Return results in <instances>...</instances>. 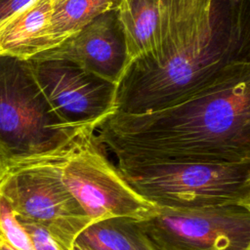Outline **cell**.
I'll list each match as a JSON object with an SVG mask.
<instances>
[{
  "instance_id": "cell-1",
  "label": "cell",
  "mask_w": 250,
  "mask_h": 250,
  "mask_svg": "<svg viewBox=\"0 0 250 250\" xmlns=\"http://www.w3.org/2000/svg\"><path fill=\"white\" fill-rule=\"evenodd\" d=\"M95 134L116 167L250 162V62L160 107L116 111Z\"/></svg>"
},
{
  "instance_id": "cell-2",
  "label": "cell",
  "mask_w": 250,
  "mask_h": 250,
  "mask_svg": "<svg viewBox=\"0 0 250 250\" xmlns=\"http://www.w3.org/2000/svg\"><path fill=\"white\" fill-rule=\"evenodd\" d=\"M249 62L248 0H199L155 62H136L117 84L116 111L140 113L188 96Z\"/></svg>"
},
{
  "instance_id": "cell-3",
  "label": "cell",
  "mask_w": 250,
  "mask_h": 250,
  "mask_svg": "<svg viewBox=\"0 0 250 250\" xmlns=\"http://www.w3.org/2000/svg\"><path fill=\"white\" fill-rule=\"evenodd\" d=\"M95 131L94 126L79 127L50 150L62 182L91 224L110 218L142 219L155 206L127 184Z\"/></svg>"
},
{
  "instance_id": "cell-4",
  "label": "cell",
  "mask_w": 250,
  "mask_h": 250,
  "mask_svg": "<svg viewBox=\"0 0 250 250\" xmlns=\"http://www.w3.org/2000/svg\"><path fill=\"white\" fill-rule=\"evenodd\" d=\"M117 169L155 207L250 205V162L159 163Z\"/></svg>"
},
{
  "instance_id": "cell-5",
  "label": "cell",
  "mask_w": 250,
  "mask_h": 250,
  "mask_svg": "<svg viewBox=\"0 0 250 250\" xmlns=\"http://www.w3.org/2000/svg\"><path fill=\"white\" fill-rule=\"evenodd\" d=\"M0 192L19 220L43 227L61 250H72L76 237L91 225L62 182L50 150L7 162Z\"/></svg>"
},
{
  "instance_id": "cell-6",
  "label": "cell",
  "mask_w": 250,
  "mask_h": 250,
  "mask_svg": "<svg viewBox=\"0 0 250 250\" xmlns=\"http://www.w3.org/2000/svg\"><path fill=\"white\" fill-rule=\"evenodd\" d=\"M76 129L55 115L28 60L0 56V150L7 162L52 150Z\"/></svg>"
},
{
  "instance_id": "cell-7",
  "label": "cell",
  "mask_w": 250,
  "mask_h": 250,
  "mask_svg": "<svg viewBox=\"0 0 250 250\" xmlns=\"http://www.w3.org/2000/svg\"><path fill=\"white\" fill-rule=\"evenodd\" d=\"M134 221L155 250H250V205L154 207Z\"/></svg>"
},
{
  "instance_id": "cell-8",
  "label": "cell",
  "mask_w": 250,
  "mask_h": 250,
  "mask_svg": "<svg viewBox=\"0 0 250 250\" xmlns=\"http://www.w3.org/2000/svg\"><path fill=\"white\" fill-rule=\"evenodd\" d=\"M34 77L61 123L96 129L116 112L117 85L63 60H28Z\"/></svg>"
},
{
  "instance_id": "cell-9",
  "label": "cell",
  "mask_w": 250,
  "mask_h": 250,
  "mask_svg": "<svg viewBox=\"0 0 250 250\" xmlns=\"http://www.w3.org/2000/svg\"><path fill=\"white\" fill-rule=\"evenodd\" d=\"M34 58L67 61L117 85L126 69L127 49L116 10L97 16L59 45Z\"/></svg>"
},
{
  "instance_id": "cell-10",
  "label": "cell",
  "mask_w": 250,
  "mask_h": 250,
  "mask_svg": "<svg viewBox=\"0 0 250 250\" xmlns=\"http://www.w3.org/2000/svg\"><path fill=\"white\" fill-rule=\"evenodd\" d=\"M197 1L122 0L115 10L126 42L125 71L136 62L157 61Z\"/></svg>"
},
{
  "instance_id": "cell-11",
  "label": "cell",
  "mask_w": 250,
  "mask_h": 250,
  "mask_svg": "<svg viewBox=\"0 0 250 250\" xmlns=\"http://www.w3.org/2000/svg\"><path fill=\"white\" fill-rule=\"evenodd\" d=\"M54 0H35L0 24V56L30 60L45 49Z\"/></svg>"
},
{
  "instance_id": "cell-12",
  "label": "cell",
  "mask_w": 250,
  "mask_h": 250,
  "mask_svg": "<svg viewBox=\"0 0 250 250\" xmlns=\"http://www.w3.org/2000/svg\"><path fill=\"white\" fill-rule=\"evenodd\" d=\"M95 250H155L130 218L92 223L75 239Z\"/></svg>"
},
{
  "instance_id": "cell-13",
  "label": "cell",
  "mask_w": 250,
  "mask_h": 250,
  "mask_svg": "<svg viewBox=\"0 0 250 250\" xmlns=\"http://www.w3.org/2000/svg\"><path fill=\"white\" fill-rule=\"evenodd\" d=\"M122 0H66L54 8L45 37L50 50L75 33L97 16L115 10Z\"/></svg>"
},
{
  "instance_id": "cell-14",
  "label": "cell",
  "mask_w": 250,
  "mask_h": 250,
  "mask_svg": "<svg viewBox=\"0 0 250 250\" xmlns=\"http://www.w3.org/2000/svg\"><path fill=\"white\" fill-rule=\"evenodd\" d=\"M0 241L17 250H35L8 200L0 192Z\"/></svg>"
},
{
  "instance_id": "cell-15",
  "label": "cell",
  "mask_w": 250,
  "mask_h": 250,
  "mask_svg": "<svg viewBox=\"0 0 250 250\" xmlns=\"http://www.w3.org/2000/svg\"><path fill=\"white\" fill-rule=\"evenodd\" d=\"M18 221L27 232L35 250H61L50 233L43 227L23 220L18 219Z\"/></svg>"
},
{
  "instance_id": "cell-16",
  "label": "cell",
  "mask_w": 250,
  "mask_h": 250,
  "mask_svg": "<svg viewBox=\"0 0 250 250\" xmlns=\"http://www.w3.org/2000/svg\"><path fill=\"white\" fill-rule=\"evenodd\" d=\"M35 0H0V24Z\"/></svg>"
},
{
  "instance_id": "cell-17",
  "label": "cell",
  "mask_w": 250,
  "mask_h": 250,
  "mask_svg": "<svg viewBox=\"0 0 250 250\" xmlns=\"http://www.w3.org/2000/svg\"><path fill=\"white\" fill-rule=\"evenodd\" d=\"M6 167H7V161L4 157V155L2 154L1 150H0V178L3 176V174L6 171Z\"/></svg>"
},
{
  "instance_id": "cell-18",
  "label": "cell",
  "mask_w": 250,
  "mask_h": 250,
  "mask_svg": "<svg viewBox=\"0 0 250 250\" xmlns=\"http://www.w3.org/2000/svg\"><path fill=\"white\" fill-rule=\"evenodd\" d=\"M72 250H95L81 242H78V241H74L73 243V247H72Z\"/></svg>"
},
{
  "instance_id": "cell-19",
  "label": "cell",
  "mask_w": 250,
  "mask_h": 250,
  "mask_svg": "<svg viewBox=\"0 0 250 250\" xmlns=\"http://www.w3.org/2000/svg\"><path fill=\"white\" fill-rule=\"evenodd\" d=\"M0 250H17V249L13 248L12 246H10L9 244H7L3 241H0Z\"/></svg>"
}]
</instances>
